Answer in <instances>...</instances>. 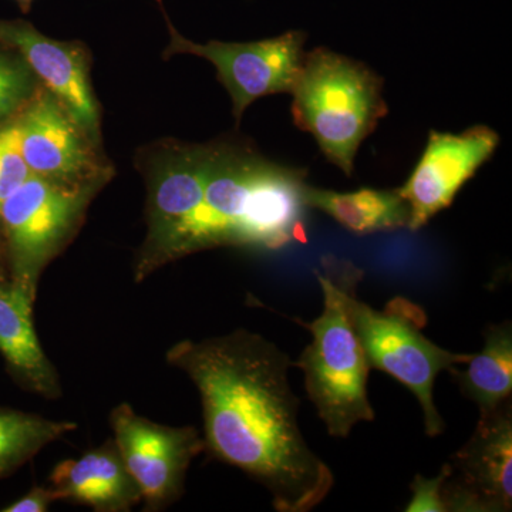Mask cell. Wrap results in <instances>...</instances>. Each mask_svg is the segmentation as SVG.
Wrapping results in <instances>:
<instances>
[{"label": "cell", "instance_id": "cell-11", "mask_svg": "<svg viewBox=\"0 0 512 512\" xmlns=\"http://www.w3.org/2000/svg\"><path fill=\"white\" fill-rule=\"evenodd\" d=\"M221 144L165 148L148 170L147 237L134 264L138 282L150 259L200 207Z\"/></svg>", "mask_w": 512, "mask_h": 512}, {"label": "cell", "instance_id": "cell-12", "mask_svg": "<svg viewBox=\"0 0 512 512\" xmlns=\"http://www.w3.org/2000/svg\"><path fill=\"white\" fill-rule=\"evenodd\" d=\"M18 124L23 157L32 175L66 185L103 184L106 180V173H99L94 164L83 128L49 90L32 97Z\"/></svg>", "mask_w": 512, "mask_h": 512}, {"label": "cell", "instance_id": "cell-7", "mask_svg": "<svg viewBox=\"0 0 512 512\" xmlns=\"http://www.w3.org/2000/svg\"><path fill=\"white\" fill-rule=\"evenodd\" d=\"M164 18L170 30V45L165 49L164 59L174 55H194L214 64L218 79L231 96L232 114L237 124L255 100L292 92L306 53V35L301 30H289L284 35L261 42L212 40L207 45H200L185 39L165 12Z\"/></svg>", "mask_w": 512, "mask_h": 512}, {"label": "cell", "instance_id": "cell-5", "mask_svg": "<svg viewBox=\"0 0 512 512\" xmlns=\"http://www.w3.org/2000/svg\"><path fill=\"white\" fill-rule=\"evenodd\" d=\"M348 306L370 369L387 373L413 393L423 410L427 436L443 434L446 424L434 403V383L440 373L467 363L470 353L450 352L426 338L421 332L426 312L407 299H393L384 311H377L353 292Z\"/></svg>", "mask_w": 512, "mask_h": 512}, {"label": "cell", "instance_id": "cell-19", "mask_svg": "<svg viewBox=\"0 0 512 512\" xmlns=\"http://www.w3.org/2000/svg\"><path fill=\"white\" fill-rule=\"evenodd\" d=\"M36 79L19 53L0 46V121L25 109L36 94Z\"/></svg>", "mask_w": 512, "mask_h": 512}, {"label": "cell", "instance_id": "cell-13", "mask_svg": "<svg viewBox=\"0 0 512 512\" xmlns=\"http://www.w3.org/2000/svg\"><path fill=\"white\" fill-rule=\"evenodd\" d=\"M0 46L15 50L84 133L99 136V107L89 80L86 52L76 43L50 39L26 20L0 19Z\"/></svg>", "mask_w": 512, "mask_h": 512}, {"label": "cell", "instance_id": "cell-14", "mask_svg": "<svg viewBox=\"0 0 512 512\" xmlns=\"http://www.w3.org/2000/svg\"><path fill=\"white\" fill-rule=\"evenodd\" d=\"M49 483L56 501L87 505L97 512H127L143 501L114 440L57 464Z\"/></svg>", "mask_w": 512, "mask_h": 512}, {"label": "cell", "instance_id": "cell-18", "mask_svg": "<svg viewBox=\"0 0 512 512\" xmlns=\"http://www.w3.org/2000/svg\"><path fill=\"white\" fill-rule=\"evenodd\" d=\"M74 430L77 424L73 421L0 407V480L13 476L43 448Z\"/></svg>", "mask_w": 512, "mask_h": 512}, {"label": "cell", "instance_id": "cell-4", "mask_svg": "<svg viewBox=\"0 0 512 512\" xmlns=\"http://www.w3.org/2000/svg\"><path fill=\"white\" fill-rule=\"evenodd\" d=\"M293 123L330 163L353 174L360 144L386 116L383 79L366 64L318 47L305 53L291 92Z\"/></svg>", "mask_w": 512, "mask_h": 512}, {"label": "cell", "instance_id": "cell-17", "mask_svg": "<svg viewBox=\"0 0 512 512\" xmlns=\"http://www.w3.org/2000/svg\"><path fill=\"white\" fill-rule=\"evenodd\" d=\"M461 394L476 403L480 414L490 413L512 393L511 322L485 329L483 349L464 365L448 370Z\"/></svg>", "mask_w": 512, "mask_h": 512}, {"label": "cell", "instance_id": "cell-16", "mask_svg": "<svg viewBox=\"0 0 512 512\" xmlns=\"http://www.w3.org/2000/svg\"><path fill=\"white\" fill-rule=\"evenodd\" d=\"M306 207L325 212L355 235H372L409 228L410 207L394 190L363 188L355 192L320 190L306 184Z\"/></svg>", "mask_w": 512, "mask_h": 512}, {"label": "cell", "instance_id": "cell-22", "mask_svg": "<svg viewBox=\"0 0 512 512\" xmlns=\"http://www.w3.org/2000/svg\"><path fill=\"white\" fill-rule=\"evenodd\" d=\"M55 501L56 497L52 488L37 487L36 485L15 503L2 508V512H46Z\"/></svg>", "mask_w": 512, "mask_h": 512}, {"label": "cell", "instance_id": "cell-21", "mask_svg": "<svg viewBox=\"0 0 512 512\" xmlns=\"http://www.w3.org/2000/svg\"><path fill=\"white\" fill-rule=\"evenodd\" d=\"M444 481V470L434 478H426L421 474L414 476L410 490L412 500L407 505V512H446L441 500V485Z\"/></svg>", "mask_w": 512, "mask_h": 512}, {"label": "cell", "instance_id": "cell-23", "mask_svg": "<svg viewBox=\"0 0 512 512\" xmlns=\"http://www.w3.org/2000/svg\"><path fill=\"white\" fill-rule=\"evenodd\" d=\"M15 2L18 3L19 9L22 10L23 13H29L35 0H15Z\"/></svg>", "mask_w": 512, "mask_h": 512}, {"label": "cell", "instance_id": "cell-6", "mask_svg": "<svg viewBox=\"0 0 512 512\" xmlns=\"http://www.w3.org/2000/svg\"><path fill=\"white\" fill-rule=\"evenodd\" d=\"M101 184L66 185L30 175L0 208L10 282L36 302L46 265L72 237Z\"/></svg>", "mask_w": 512, "mask_h": 512}, {"label": "cell", "instance_id": "cell-3", "mask_svg": "<svg viewBox=\"0 0 512 512\" xmlns=\"http://www.w3.org/2000/svg\"><path fill=\"white\" fill-rule=\"evenodd\" d=\"M323 295V311L301 322L312 342L293 362L302 370L309 400L333 439H348L353 427L375 420L367 394L370 366L349 315V296L359 291L362 269L333 255L313 271Z\"/></svg>", "mask_w": 512, "mask_h": 512}, {"label": "cell", "instance_id": "cell-8", "mask_svg": "<svg viewBox=\"0 0 512 512\" xmlns=\"http://www.w3.org/2000/svg\"><path fill=\"white\" fill-rule=\"evenodd\" d=\"M110 426L128 473L140 488L144 511H161L177 503L192 460L205 451L200 431L156 423L128 403L111 410Z\"/></svg>", "mask_w": 512, "mask_h": 512}, {"label": "cell", "instance_id": "cell-20", "mask_svg": "<svg viewBox=\"0 0 512 512\" xmlns=\"http://www.w3.org/2000/svg\"><path fill=\"white\" fill-rule=\"evenodd\" d=\"M30 175L20 146L18 119L10 120L0 127V208Z\"/></svg>", "mask_w": 512, "mask_h": 512}, {"label": "cell", "instance_id": "cell-1", "mask_svg": "<svg viewBox=\"0 0 512 512\" xmlns=\"http://www.w3.org/2000/svg\"><path fill=\"white\" fill-rule=\"evenodd\" d=\"M200 393L205 451L241 470L271 495L278 512H309L328 498L335 476L309 447L289 383L293 362L247 329L184 339L165 353Z\"/></svg>", "mask_w": 512, "mask_h": 512}, {"label": "cell", "instance_id": "cell-10", "mask_svg": "<svg viewBox=\"0 0 512 512\" xmlns=\"http://www.w3.org/2000/svg\"><path fill=\"white\" fill-rule=\"evenodd\" d=\"M498 144L500 136L487 126L471 127L461 134L431 130L423 156L399 188L412 214L410 231H419L450 207L458 191L490 160Z\"/></svg>", "mask_w": 512, "mask_h": 512}, {"label": "cell", "instance_id": "cell-15", "mask_svg": "<svg viewBox=\"0 0 512 512\" xmlns=\"http://www.w3.org/2000/svg\"><path fill=\"white\" fill-rule=\"evenodd\" d=\"M33 305L35 301L18 286L0 282V355L10 376L23 389L46 399H59L62 383L37 338Z\"/></svg>", "mask_w": 512, "mask_h": 512}, {"label": "cell", "instance_id": "cell-2", "mask_svg": "<svg viewBox=\"0 0 512 512\" xmlns=\"http://www.w3.org/2000/svg\"><path fill=\"white\" fill-rule=\"evenodd\" d=\"M306 171L221 143L200 207L158 249L138 284L168 262L218 247L278 251L305 244Z\"/></svg>", "mask_w": 512, "mask_h": 512}, {"label": "cell", "instance_id": "cell-9", "mask_svg": "<svg viewBox=\"0 0 512 512\" xmlns=\"http://www.w3.org/2000/svg\"><path fill=\"white\" fill-rule=\"evenodd\" d=\"M446 512H508L512 508V403L480 414L470 440L444 464Z\"/></svg>", "mask_w": 512, "mask_h": 512}]
</instances>
